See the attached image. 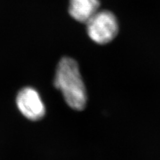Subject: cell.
<instances>
[{"label":"cell","instance_id":"cell-1","mask_svg":"<svg viewBox=\"0 0 160 160\" xmlns=\"http://www.w3.org/2000/svg\"><path fill=\"white\" fill-rule=\"evenodd\" d=\"M54 85L62 93L65 102L71 108L82 111L87 103V93L80 74L79 65L74 59L63 57L56 71Z\"/></svg>","mask_w":160,"mask_h":160},{"label":"cell","instance_id":"cell-2","mask_svg":"<svg viewBox=\"0 0 160 160\" xmlns=\"http://www.w3.org/2000/svg\"><path fill=\"white\" fill-rule=\"evenodd\" d=\"M85 24L90 39L99 45L111 42L119 32L117 17L112 12L106 10H99Z\"/></svg>","mask_w":160,"mask_h":160},{"label":"cell","instance_id":"cell-3","mask_svg":"<svg viewBox=\"0 0 160 160\" xmlns=\"http://www.w3.org/2000/svg\"><path fill=\"white\" fill-rule=\"evenodd\" d=\"M17 105L22 115L32 121L42 119L45 114V105L39 93L32 88H25L19 92Z\"/></svg>","mask_w":160,"mask_h":160},{"label":"cell","instance_id":"cell-4","mask_svg":"<svg viewBox=\"0 0 160 160\" xmlns=\"http://www.w3.org/2000/svg\"><path fill=\"white\" fill-rule=\"evenodd\" d=\"M99 0H69L68 13L76 21L86 23L99 9Z\"/></svg>","mask_w":160,"mask_h":160}]
</instances>
